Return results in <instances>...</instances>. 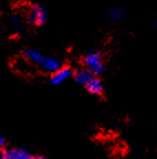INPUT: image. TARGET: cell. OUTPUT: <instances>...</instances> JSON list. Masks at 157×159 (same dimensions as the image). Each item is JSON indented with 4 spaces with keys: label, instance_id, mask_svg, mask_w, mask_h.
I'll use <instances>...</instances> for the list:
<instances>
[{
    "label": "cell",
    "instance_id": "6da1fadb",
    "mask_svg": "<svg viewBox=\"0 0 157 159\" xmlns=\"http://www.w3.org/2000/svg\"><path fill=\"white\" fill-rule=\"evenodd\" d=\"M82 62L93 74V76H100L106 70L102 55L97 50H90L84 53L82 57Z\"/></svg>",
    "mask_w": 157,
    "mask_h": 159
},
{
    "label": "cell",
    "instance_id": "7a4b0ae2",
    "mask_svg": "<svg viewBox=\"0 0 157 159\" xmlns=\"http://www.w3.org/2000/svg\"><path fill=\"white\" fill-rule=\"evenodd\" d=\"M28 18H29V21L34 26H42L43 24H45L48 19L47 10L41 5L32 6L28 12Z\"/></svg>",
    "mask_w": 157,
    "mask_h": 159
},
{
    "label": "cell",
    "instance_id": "3957f363",
    "mask_svg": "<svg viewBox=\"0 0 157 159\" xmlns=\"http://www.w3.org/2000/svg\"><path fill=\"white\" fill-rule=\"evenodd\" d=\"M72 75H73V70H72L71 67H68V66L61 67L57 71L51 74L50 84H51V85H60L63 81H66V79H69Z\"/></svg>",
    "mask_w": 157,
    "mask_h": 159
},
{
    "label": "cell",
    "instance_id": "277c9868",
    "mask_svg": "<svg viewBox=\"0 0 157 159\" xmlns=\"http://www.w3.org/2000/svg\"><path fill=\"white\" fill-rule=\"evenodd\" d=\"M3 159H32V154L24 148H10L2 151Z\"/></svg>",
    "mask_w": 157,
    "mask_h": 159
},
{
    "label": "cell",
    "instance_id": "5b68a950",
    "mask_svg": "<svg viewBox=\"0 0 157 159\" xmlns=\"http://www.w3.org/2000/svg\"><path fill=\"white\" fill-rule=\"evenodd\" d=\"M23 56L27 60H29L31 64L34 65H41L43 59L45 58V56L43 53H41L39 50H36V49H32V48H28V49H24L23 50Z\"/></svg>",
    "mask_w": 157,
    "mask_h": 159
},
{
    "label": "cell",
    "instance_id": "8992f818",
    "mask_svg": "<svg viewBox=\"0 0 157 159\" xmlns=\"http://www.w3.org/2000/svg\"><path fill=\"white\" fill-rule=\"evenodd\" d=\"M40 66L45 71L49 72V74H53L58 69L61 68V62L57 58H53V57H45Z\"/></svg>",
    "mask_w": 157,
    "mask_h": 159
},
{
    "label": "cell",
    "instance_id": "52a82bcc",
    "mask_svg": "<svg viewBox=\"0 0 157 159\" xmlns=\"http://www.w3.org/2000/svg\"><path fill=\"white\" fill-rule=\"evenodd\" d=\"M9 24H10V27L17 34H20L23 32L24 21H23V18L20 15H18V13L10 15V17H9Z\"/></svg>",
    "mask_w": 157,
    "mask_h": 159
},
{
    "label": "cell",
    "instance_id": "ba28073f",
    "mask_svg": "<svg viewBox=\"0 0 157 159\" xmlns=\"http://www.w3.org/2000/svg\"><path fill=\"white\" fill-rule=\"evenodd\" d=\"M85 87H87V91H89L91 95L100 96V95H102V93H103V84H102V81H101V79H99L96 76H95V77L93 76V77L91 78V80L85 85Z\"/></svg>",
    "mask_w": 157,
    "mask_h": 159
},
{
    "label": "cell",
    "instance_id": "9c48e42d",
    "mask_svg": "<svg viewBox=\"0 0 157 159\" xmlns=\"http://www.w3.org/2000/svg\"><path fill=\"white\" fill-rule=\"evenodd\" d=\"M126 15V9L123 7H112L106 12V16L112 22H118L123 20Z\"/></svg>",
    "mask_w": 157,
    "mask_h": 159
},
{
    "label": "cell",
    "instance_id": "30bf717a",
    "mask_svg": "<svg viewBox=\"0 0 157 159\" xmlns=\"http://www.w3.org/2000/svg\"><path fill=\"white\" fill-rule=\"evenodd\" d=\"M74 80L80 85H87V82L91 80V78L93 77V74L90 71L89 69H78L75 72H73Z\"/></svg>",
    "mask_w": 157,
    "mask_h": 159
},
{
    "label": "cell",
    "instance_id": "8fae6325",
    "mask_svg": "<svg viewBox=\"0 0 157 159\" xmlns=\"http://www.w3.org/2000/svg\"><path fill=\"white\" fill-rule=\"evenodd\" d=\"M5 145V139H3V137L2 136H0V148Z\"/></svg>",
    "mask_w": 157,
    "mask_h": 159
},
{
    "label": "cell",
    "instance_id": "7c38bea8",
    "mask_svg": "<svg viewBox=\"0 0 157 159\" xmlns=\"http://www.w3.org/2000/svg\"><path fill=\"white\" fill-rule=\"evenodd\" d=\"M32 159H45V158L42 156H36V157H32Z\"/></svg>",
    "mask_w": 157,
    "mask_h": 159
},
{
    "label": "cell",
    "instance_id": "4fadbf2b",
    "mask_svg": "<svg viewBox=\"0 0 157 159\" xmlns=\"http://www.w3.org/2000/svg\"><path fill=\"white\" fill-rule=\"evenodd\" d=\"M0 159H3V152L0 150Z\"/></svg>",
    "mask_w": 157,
    "mask_h": 159
},
{
    "label": "cell",
    "instance_id": "5bb4252c",
    "mask_svg": "<svg viewBox=\"0 0 157 159\" xmlns=\"http://www.w3.org/2000/svg\"><path fill=\"white\" fill-rule=\"evenodd\" d=\"M156 27H157V21H156Z\"/></svg>",
    "mask_w": 157,
    "mask_h": 159
}]
</instances>
